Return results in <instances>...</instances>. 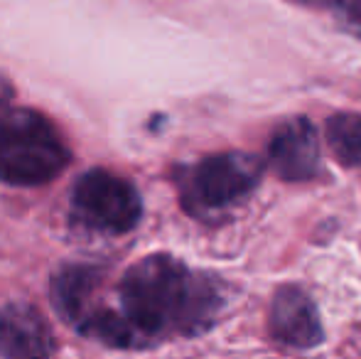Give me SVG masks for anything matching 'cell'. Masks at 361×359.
Returning <instances> with one entry per match:
<instances>
[{"label": "cell", "instance_id": "3957f363", "mask_svg": "<svg viewBox=\"0 0 361 359\" xmlns=\"http://www.w3.org/2000/svg\"><path fill=\"white\" fill-rule=\"evenodd\" d=\"M263 175V163L248 153H216L197 163L182 182V202L197 217H212L251 197Z\"/></svg>", "mask_w": 361, "mask_h": 359}, {"label": "cell", "instance_id": "7a4b0ae2", "mask_svg": "<svg viewBox=\"0 0 361 359\" xmlns=\"http://www.w3.org/2000/svg\"><path fill=\"white\" fill-rule=\"evenodd\" d=\"M72 153L52 121L32 109L0 118V180L13 187H39L67 170Z\"/></svg>", "mask_w": 361, "mask_h": 359}, {"label": "cell", "instance_id": "5b68a950", "mask_svg": "<svg viewBox=\"0 0 361 359\" xmlns=\"http://www.w3.org/2000/svg\"><path fill=\"white\" fill-rule=\"evenodd\" d=\"M268 332L290 350H314L322 345L324 327L310 293L295 283L278 288L268 310Z\"/></svg>", "mask_w": 361, "mask_h": 359}, {"label": "cell", "instance_id": "52a82bcc", "mask_svg": "<svg viewBox=\"0 0 361 359\" xmlns=\"http://www.w3.org/2000/svg\"><path fill=\"white\" fill-rule=\"evenodd\" d=\"M57 352V340L37 308L10 303L0 310V355L10 359L49 357Z\"/></svg>", "mask_w": 361, "mask_h": 359}, {"label": "cell", "instance_id": "ba28073f", "mask_svg": "<svg viewBox=\"0 0 361 359\" xmlns=\"http://www.w3.org/2000/svg\"><path fill=\"white\" fill-rule=\"evenodd\" d=\"M101 286V271L94 266L69 264L62 266L52 278V305L72 325H79L91 310V298Z\"/></svg>", "mask_w": 361, "mask_h": 359}, {"label": "cell", "instance_id": "277c9868", "mask_svg": "<svg viewBox=\"0 0 361 359\" xmlns=\"http://www.w3.org/2000/svg\"><path fill=\"white\" fill-rule=\"evenodd\" d=\"M74 214L91 229L104 234H128L143 217L140 195L128 180L109 170H89L74 185Z\"/></svg>", "mask_w": 361, "mask_h": 359}, {"label": "cell", "instance_id": "30bf717a", "mask_svg": "<svg viewBox=\"0 0 361 359\" xmlns=\"http://www.w3.org/2000/svg\"><path fill=\"white\" fill-rule=\"evenodd\" d=\"M324 138L342 168H361V114H334L324 123Z\"/></svg>", "mask_w": 361, "mask_h": 359}, {"label": "cell", "instance_id": "8992f818", "mask_svg": "<svg viewBox=\"0 0 361 359\" xmlns=\"http://www.w3.org/2000/svg\"><path fill=\"white\" fill-rule=\"evenodd\" d=\"M268 168L286 182H307L319 173V135L310 118L281 123L266 145Z\"/></svg>", "mask_w": 361, "mask_h": 359}, {"label": "cell", "instance_id": "7c38bea8", "mask_svg": "<svg viewBox=\"0 0 361 359\" xmlns=\"http://www.w3.org/2000/svg\"><path fill=\"white\" fill-rule=\"evenodd\" d=\"M357 3H361V0H357Z\"/></svg>", "mask_w": 361, "mask_h": 359}, {"label": "cell", "instance_id": "9c48e42d", "mask_svg": "<svg viewBox=\"0 0 361 359\" xmlns=\"http://www.w3.org/2000/svg\"><path fill=\"white\" fill-rule=\"evenodd\" d=\"M76 327H79L81 335L104 342L109 347H116V350H138V347H145V340L130 325L128 317L123 312L109 310V308L89 310Z\"/></svg>", "mask_w": 361, "mask_h": 359}, {"label": "cell", "instance_id": "6da1fadb", "mask_svg": "<svg viewBox=\"0 0 361 359\" xmlns=\"http://www.w3.org/2000/svg\"><path fill=\"white\" fill-rule=\"evenodd\" d=\"M221 303L216 281L165 254L138 261L121 281V312L145 345L202 335L214 325Z\"/></svg>", "mask_w": 361, "mask_h": 359}, {"label": "cell", "instance_id": "8fae6325", "mask_svg": "<svg viewBox=\"0 0 361 359\" xmlns=\"http://www.w3.org/2000/svg\"><path fill=\"white\" fill-rule=\"evenodd\" d=\"M290 3H298V5H305V8H324L329 0H290Z\"/></svg>", "mask_w": 361, "mask_h": 359}]
</instances>
